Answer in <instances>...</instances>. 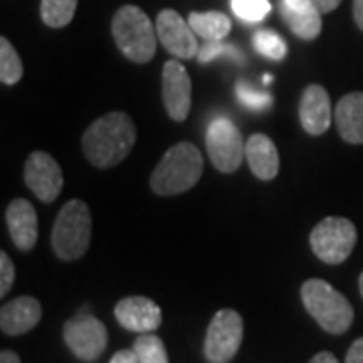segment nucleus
I'll return each instance as SVG.
<instances>
[{"label":"nucleus","instance_id":"10","mask_svg":"<svg viewBox=\"0 0 363 363\" xmlns=\"http://www.w3.org/2000/svg\"><path fill=\"white\" fill-rule=\"evenodd\" d=\"M25 184L40 202L51 204L63 190V172L47 152H33L25 164Z\"/></svg>","mask_w":363,"mask_h":363},{"label":"nucleus","instance_id":"23","mask_svg":"<svg viewBox=\"0 0 363 363\" xmlns=\"http://www.w3.org/2000/svg\"><path fill=\"white\" fill-rule=\"evenodd\" d=\"M133 351L140 363H169L164 341L154 333H142L133 343Z\"/></svg>","mask_w":363,"mask_h":363},{"label":"nucleus","instance_id":"22","mask_svg":"<svg viewBox=\"0 0 363 363\" xmlns=\"http://www.w3.org/2000/svg\"><path fill=\"white\" fill-rule=\"evenodd\" d=\"M23 61L13 47V43L2 37L0 39V81L4 85H16L23 79Z\"/></svg>","mask_w":363,"mask_h":363},{"label":"nucleus","instance_id":"17","mask_svg":"<svg viewBox=\"0 0 363 363\" xmlns=\"http://www.w3.org/2000/svg\"><path fill=\"white\" fill-rule=\"evenodd\" d=\"M335 125L347 143H363V93L353 91L339 99L335 107Z\"/></svg>","mask_w":363,"mask_h":363},{"label":"nucleus","instance_id":"1","mask_svg":"<svg viewBox=\"0 0 363 363\" xmlns=\"http://www.w3.org/2000/svg\"><path fill=\"white\" fill-rule=\"evenodd\" d=\"M135 140L138 131L131 117L111 111L95 119L83 133V154L97 168H113L130 156Z\"/></svg>","mask_w":363,"mask_h":363},{"label":"nucleus","instance_id":"4","mask_svg":"<svg viewBox=\"0 0 363 363\" xmlns=\"http://www.w3.org/2000/svg\"><path fill=\"white\" fill-rule=\"evenodd\" d=\"M305 309L327 333L341 335L353 323V307L337 289L323 279H309L301 286Z\"/></svg>","mask_w":363,"mask_h":363},{"label":"nucleus","instance_id":"29","mask_svg":"<svg viewBox=\"0 0 363 363\" xmlns=\"http://www.w3.org/2000/svg\"><path fill=\"white\" fill-rule=\"evenodd\" d=\"M345 363H363V337L353 341V345L347 351Z\"/></svg>","mask_w":363,"mask_h":363},{"label":"nucleus","instance_id":"13","mask_svg":"<svg viewBox=\"0 0 363 363\" xmlns=\"http://www.w3.org/2000/svg\"><path fill=\"white\" fill-rule=\"evenodd\" d=\"M116 319L128 331L150 333L162 325V309L147 297H125L116 305Z\"/></svg>","mask_w":363,"mask_h":363},{"label":"nucleus","instance_id":"35","mask_svg":"<svg viewBox=\"0 0 363 363\" xmlns=\"http://www.w3.org/2000/svg\"><path fill=\"white\" fill-rule=\"evenodd\" d=\"M359 293H362V297H363V272H362V277H359Z\"/></svg>","mask_w":363,"mask_h":363},{"label":"nucleus","instance_id":"11","mask_svg":"<svg viewBox=\"0 0 363 363\" xmlns=\"http://www.w3.org/2000/svg\"><path fill=\"white\" fill-rule=\"evenodd\" d=\"M156 33L164 49L172 52L176 59H194L200 47L194 30L188 21L172 9H164L156 18Z\"/></svg>","mask_w":363,"mask_h":363},{"label":"nucleus","instance_id":"30","mask_svg":"<svg viewBox=\"0 0 363 363\" xmlns=\"http://www.w3.org/2000/svg\"><path fill=\"white\" fill-rule=\"evenodd\" d=\"M109 363H140V362H138V355H135V351L133 350H121V351H117Z\"/></svg>","mask_w":363,"mask_h":363},{"label":"nucleus","instance_id":"28","mask_svg":"<svg viewBox=\"0 0 363 363\" xmlns=\"http://www.w3.org/2000/svg\"><path fill=\"white\" fill-rule=\"evenodd\" d=\"M14 283V264L6 252H0V295H9Z\"/></svg>","mask_w":363,"mask_h":363},{"label":"nucleus","instance_id":"9","mask_svg":"<svg viewBox=\"0 0 363 363\" xmlns=\"http://www.w3.org/2000/svg\"><path fill=\"white\" fill-rule=\"evenodd\" d=\"M63 339L75 357L83 362H93L107 347V329L97 317L89 313H79L63 327Z\"/></svg>","mask_w":363,"mask_h":363},{"label":"nucleus","instance_id":"5","mask_svg":"<svg viewBox=\"0 0 363 363\" xmlns=\"http://www.w3.org/2000/svg\"><path fill=\"white\" fill-rule=\"evenodd\" d=\"M91 242V212L83 200H69L52 226L51 245L61 260L81 259Z\"/></svg>","mask_w":363,"mask_h":363},{"label":"nucleus","instance_id":"15","mask_svg":"<svg viewBox=\"0 0 363 363\" xmlns=\"http://www.w3.org/2000/svg\"><path fill=\"white\" fill-rule=\"evenodd\" d=\"M6 226L13 238L14 247L21 250H33L39 238V218L35 206L25 200L16 198L6 208Z\"/></svg>","mask_w":363,"mask_h":363},{"label":"nucleus","instance_id":"2","mask_svg":"<svg viewBox=\"0 0 363 363\" xmlns=\"http://www.w3.org/2000/svg\"><path fill=\"white\" fill-rule=\"evenodd\" d=\"M202 154L194 143L180 142L169 147L154 169L150 186L157 196H176L194 188L202 178Z\"/></svg>","mask_w":363,"mask_h":363},{"label":"nucleus","instance_id":"7","mask_svg":"<svg viewBox=\"0 0 363 363\" xmlns=\"http://www.w3.org/2000/svg\"><path fill=\"white\" fill-rule=\"evenodd\" d=\"M206 150L212 166L222 174H233L247 157V143L240 130L226 117H216L206 131Z\"/></svg>","mask_w":363,"mask_h":363},{"label":"nucleus","instance_id":"34","mask_svg":"<svg viewBox=\"0 0 363 363\" xmlns=\"http://www.w3.org/2000/svg\"><path fill=\"white\" fill-rule=\"evenodd\" d=\"M0 363H21V357L11 350H4L0 353Z\"/></svg>","mask_w":363,"mask_h":363},{"label":"nucleus","instance_id":"19","mask_svg":"<svg viewBox=\"0 0 363 363\" xmlns=\"http://www.w3.org/2000/svg\"><path fill=\"white\" fill-rule=\"evenodd\" d=\"M281 16L286 26L293 30V35H297L303 40L317 39L323 28L321 11L315 6H289L281 2Z\"/></svg>","mask_w":363,"mask_h":363},{"label":"nucleus","instance_id":"31","mask_svg":"<svg viewBox=\"0 0 363 363\" xmlns=\"http://www.w3.org/2000/svg\"><path fill=\"white\" fill-rule=\"evenodd\" d=\"M309 2H313V4L321 11V14L333 13L339 4H341V0H309Z\"/></svg>","mask_w":363,"mask_h":363},{"label":"nucleus","instance_id":"33","mask_svg":"<svg viewBox=\"0 0 363 363\" xmlns=\"http://www.w3.org/2000/svg\"><path fill=\"white\" fill-rule=\"evenodd\" d=\"M309 363H339V362L333 353H329V351H321V353H317Z\"/></svg>","mask_w":363,"mask_h":363},{"label":"nucleus","instance_id":"24","mask_svg":"<svg viewBox=\"0 0 363 363\" xmlns=\"http://www.w3.org/2000/svg\"><path fill=\"white\" fill-rule=\"evenodd\" d=\"M252 45L262 57H267L271 61H283L286 57L285 39L281 35H277L274 30H269V28H262L259 33H255Z\"/></svg>","mask_w":363,"mask_h":363},{"label":"nucleus","instance_id":"27","mask_svg":"<svg viewBox=\"0 0 363 363\" xmlns=\"http://www.w3.org/2000/svg\"><path fill=\"white\" fill-rule=\"evenodd\" d=\"M222 55H228V57L240 59V51H238L236 47H233V45H226L224 40H206V45L200 47L196 59H198L200 63H210V61L218 59Z\"/></svg>","mask_w":363,"mask_h":363},{"label":"nucleus","instance_id":"14","mask_svg":"<svg viewBox=\"0 0 363 363\" xmlns=\"http://www.w3.org/2000/svg\"><path fill=\"white\" fill-rule=\"evenodd\" d=\"M298 117L309 135H323L331 128V101L325 87L317 83L305 87L298 104Z\"/></svg>","mask_w":363,"mask_h":363},{"label":"nucleus","instance_id":"32","mask_svg":"<svg viewBox=\"0 0 363 363\" xmlns=\"http://www.w3.org/2000/svg\"><path fill=\"white\" fill-rule=\"evenodd\" d=\"M353 18L359 30H363V0H353Z\"/></svg>","mask_w":363,"mask_h":363},{"label":"nucleus","instance_id":"8","mask_svg":"<svg viewBox=\"0 0 363 363\" xmlns=\"http://www.w3.org/2000/svg\"><path fill=\"white\" fill-rule=\"evenodd\" d=\"M245 333L242 317L233 309L218 311L208 325L204 355L210 363H228L240 350Z\"/></svg>","mask_w":363,"mask_h":363},{"label":"nucleus","instance_id":"3","mask_svg":"<svg viewBox=\"0 0 363 363\" xmlns=\"http://www.w3.org/2000/svg\"><path fill=\"white\" fill-rule=\"evenodd\" d=\"M111 35L121 55L133 63L143 65L154 59L157 33H154V23L140 6H121L111 21Z\"/></svg>","mask_w":363,"mask_h":363},{"label":"nucleus","instance_id":"12","mask_svg":"<svg viewBox=\"0 0 363 363\" xmlns=\"http://www.w3.org/2000/svg\"><path fill=\"white\" fill-rule=\"evenodd\" d=\"M162 97L174 121H184L192 107V81L180 61H168L162 71Z\"/></svg>","mask_w":363,"mask_h":363},{"label":"nucleus","instance_id":"25","mask_svg":"<svg viewBox=\"0 0 363 363\" xmlns=\"http://www.w3.org/2000/svg\"><path fill=\"white\" fill-rule=\"evenodd\" d=\"M230 6L242 23H260L271 13V0H233Z\"/></svg>","mask_w":363,"mask_h":363},{"label":"nucleus","instance_id":"18","mask_svg":"<svg viewBox=\"0 0 363 363\" xmlns=\"http://www.w3.org/2000/svg\"><path fill=\"white\" fill-rule=\"evenodd\" d=\"M247 162L259 180H272L279 174V152L271 138L255 133L247 142Z\"/></svg>","mask_w":363,"mask_h":363},{"label":"nucleus","instance_id":"6","mask_svg":"<svg viewBox=\"0 0 363 363\" xmlns=\"http://www.w3.org/2000/svg\"><path fill=\"white\" fill-rule=\"evenodd\" d=\"M311 250L327 264H341L350 259L357 242L355 224L343 216H327L311 230Z\"/></svg>","mask_w":363,"mask_h":363},{"label":"nucleus","instance_id":"26","mask_svg":"<svg viewBox=\"0 0 363 363\" xmlns=\"http://www.w3.org/2000/svg\"><path fill=\"white\" fill-rule=\"evenodd\" d=\"M236 97H238V101L245 105V107L255 109V111H262V109L271 107L272 104L271 93L257 89V87L247 85V83H238L236 85Z\"/></svg>","mask_w":363,"mask_h":363},{"label":"nucleus","instance_id":"16","mask_svg":"<svg viewBox=\"0 0 363 363\" xmlns=\"http://www.w3.org/2000/svg\"><path fill=\"white\" fill-rule=\"evenodd\" d=\"M43 317L40 303L35 297H18L9 301L0 311V329L6 335H23L30 331Z\"/></svg>","mask_w":363,"mask_h":363},{"label":"nucleus","instance_id":"20","mask_svg":"<svg viewBox=\"0 0 363 363\" xmlns=\"http://www.w3.org/2000/svg\"><path fill=\"white\" fill-rule=\"evenodd\" d=\"M188 23L198 37L204 40H224L228 37L233 23L224 13L208 11V13H192L188 16Z\"/></svg>","mask_w":363,"mask_h":363},{"label":"nucleus","instance_id":"21","mask_svg":"<svg viewBox=\"0 0 363 363\" xmlns=\"http://www.w3.org/2000/svg\"><path fill=\"white\" fill-rule=\"evenodd\" d=\"M77 11V0H40V18L51 28L67 26Z\"/></svg>","mask_w":363,"mask_h":363}]
</instances>
